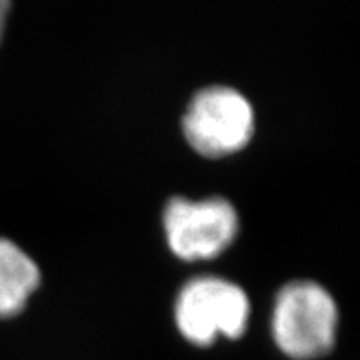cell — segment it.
I'll list each match as a JSON object with an SVG mask.
<instances>
[{"instance_id":"cell-1","label":"cell","mask_w":360,"mask_h":360,"mask_svg":"<svg viewBox=\"0 0 360 360\" xmlns=\"http://www.w3.org/2000/svg\"><path fill=\"white\" fill-rule=\"evenodd\" d=\"M339 312L335 300L319 283L292 282L277 294L272 335L277 347L292 359L309 360L334 347Z\"/></svg>"},{"instance_id":"cell-2","label":"cell","mask_w":360,"mask_h":360,"mask_svg":"<svg viewBox=\"0 0 360 360\" xmlns=\"http://www.w3.org/2000/svg\"><path fill=\"white\" fill-rule=\"evenodd\" d=\"M250 304L236 283L219 277H199L184 285L175 302L180 334L195 345H210L219 337L237 339L245 332Z\"/></svg>"},{"instance_id":"cell-3","label":"cell","mask_w":360,"mask_h":360,"mask_svg":"<svg viewBox=\"0 0 360 360\" xmlns=\"http://www.w3.org/2000/svg\"><path fill=\"white\" fill-rule=\"evenodd\" d=\"M184 134L200 155L217 159L244 148L254 134V110L231 87L200 90L184 117Z\"/></svg>"},{"instance_id":"cell-4","label":"cell","mask_w":360,"mask_h":360,"mask_svg":"<svg viewBox=\"0 0 360 360\" xmlns=\"http://www.w3.org/2000/svg\"><path fill=\"white\" fill-rule=\"evenodd\" d=\"M170 250L184 260L214 259L232 244L238 217L229 200L172 199L164 212Z\"/></svg>"},{"instance_id":"cell-5","label":"cell","mask_w":360,"mask_h":360,"mask_svg":"<svg viewBox=\"0 0 360 360\" xmlns=\"http://www.w3.org/2000/svg\"><path fill=\"white\" fill-rule=\"evenodd\" d=\"M40 283V270L19 245L0 238V319L24 310Z\"/></svg>"},{"instance_id":"cell-6","label":"cell","mask_w":360,"mask_h":360,"mask_svg":"<svg viewBox=\"0 0 360 360\" xmlns=\"http://www.w3.org/2000/svg\"><path fill=\"white\" fill-rule=\"evenodd\" d=\"M11 8H12V0H0V42H2L4 32H6Z\"/></svg>"}]
</instances>
